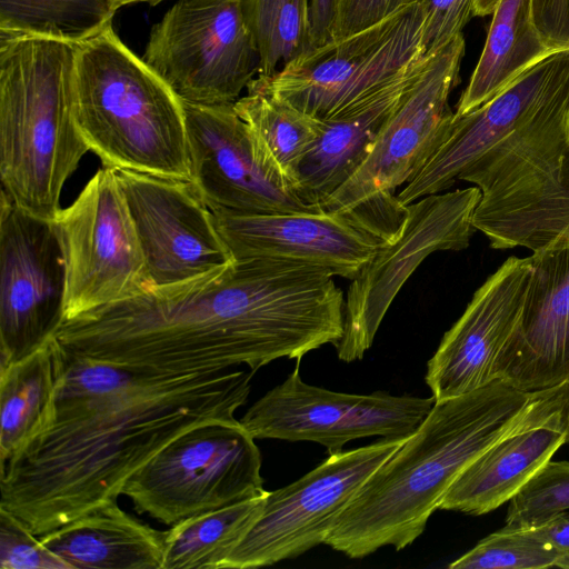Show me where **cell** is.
<instances>
[{
  "instance_id": "1",
  "label": "cell",
  "mask_w": 569,
  "mask_h": 569,
  "mask_svg": "<svg viewBox=\"0 0 569 569\" xmlns=\"http://www.w3.org/2000/svg\"><path fill=\"white\" fill-rule=\"evenodd\" d=\"M59 347L51 418L0 465V508L38 537L117 501L129 477L186 430L237 421L254 375L138 371Z\"/></svg>"
},
{
  "instance_id": "2",
  "label": "cell",
  "mask_w": 569,
  "mask_h": 569,
  "mask_svg": "<svg viewBox=\"0 0 569 569\" xmlns=\"http://www.w3.org/2000/svg\"><path fill=\"white\" fill-rule=\"evenodd\" d=\"M328 270L278 259L236 260L179 289L150 290L63 320L73 355L162 375L254 373L300 360L343 333L345 297Z\"/></svg>"
},
{
  "instance_id": "3",
  "label": "cell",
  "mask_w": 569,
  "mask_h": 569,
  "mask_svg": "<svg viewBox=\"0 0 569 569\" xmlns=\"http://www.w3.org/2000/svg\"><path fill=\"white\" fill-rule=\"evenodd\" d=\"M568 405L569 382L526 392L498 379L436 401L339 515L325 543L352 559L386 546H410L477 457L528 422Z\"/></svg>"
},
{
  "instance_id": "4",
  "label": "cell",
  "mask_w": 569,
  "mask_h": 569,
  "mask_svg": "<svg viewBox=\"0 0 569 569\" xmlns=\"http://www.w3.org/2000/svg\"><path fill=\"white\" fill-rule=\"evenodd\" d=\"M78 44L0 34L1 191L54 219L67 179L90 150L74 116Z\"/></svg>"
},
{
  "instance_id": "5",
  "label": "cell",
  "mask_w": 569,
  "mask_h": 569,
  "mask_svg": "<svg viewBox=\"0 0 569 569\" xmlns=\"http://www.w3.org/2000/svg\"><path fill=\"white\" fill-rule=\"evenodd\" d=\"M74 116L104 167L192 181L182 101L111 26L78 44Z\"/></svg>"
},
{
  "instance_id": "6",
  "label": "cell",
  "mask_w": 569,
  "mask_h": 569,
  "mask_svg": "<svg viewBox=\"0 0 569 569\" xmlns=\"http://www.w3.org/2000/svg\"><path fill=\"white\" fill-rule=\"evenodd\" d=\"M458 180L480 190L472 223L491 248L569 246V81Z\"/></svg>"
},
{
  "instance_id": "7",
  "label": "cell",
  "mask_w": 569,
  "mask_h": 569,
  "mask_svg": "<svg viewBox=\"0 0 569 569\" xmlns=\"http://www.w3.org/2000/svg\"><path fill=\"white\" fill-rule=\"evenodd\" d=\"M240 420L194 426L126 481L138 513L167 525L264 492L261 453Z\"/></svg>"
},
{
  "instance_id": "8",
  "label": "cell",
  "mask_w": 569,
  "mask_h": 569,
  "mask_svg": "<svg viewBox=\"0 0 569 569\" xmlns=\"http://www.w3.org/2000/svg\"><path fill=\"white\" fill-rule=\"evenodd\" d=\"M420 2L298 57L270 77L258 76L274 97L326 120L371 96L427 59Z\"/></svg>"
},
{
  "instance_id": "9",
  "label": "cell",
  "mask_w": 569,
  "mask_h": 569,
  "mask_svg": "<svg viewBox=\"0 0 569 569\" xmlns=\"http://www.w3.org/2000/svg\"><path fill=\"white\" fill-rule=\"evenodd\" d=\"M54 222L67 267L63 320L152 289L116 169H99Z\"/></svg>"
},
{
  "instance_id": "10",
  "label": "cell",
  "mask_w": 569,
  "mask_h": 569,
  "mask_svg": "<svg viewBox=\"0 0 569 569\" xmlns=\"http://www.w3.org/2000/svg\"><path fill=\"white\" fill-rule=\"evenodd\" d=\"M146 64L183 102L234 103L259 72L240 0H179L153 26Z\"/></svg>"
},
{
  "instance_id": "11",
  "label": "cell",
  "mask_w": 569,
  "mask_h": 569,
  "mask_svg": "<svg viewBox=\"0 0 569 569\" xmlns=\"http://www.w3.org/2000/svg\"><path fill=\"white\" fill-rule=\"evenodd\" d=\"M480 196L475 186L428 194L406 204L397 233L351 280L345 298L343 333L336 346L339 360L363 358L391 302L428 256L469 246Z\"/></svg>"
},
{
  "instance_id": "12",
  "label": "cell",
  "mask_w": 569,
  "mask_h": 569,
  "mask_svg": "<svg viewBox=\"0 0 569 569\" xmlns=\"http://www.w3.org/2000/svg\"><path fill=\"white\" fill-rule=\"evenodd\" d=\"M406 439L329 453L298 480L268 491L259 517L221 569L271 566L325 543L339 515Z\"/></svg>"
},
{
  "instance_id": "13",
  "label": "cell",
  "mask_w": 569,
  "mask_h": 569,
  "mask_svg": "<svg viewBox=\"0 0 569 569\" xmlns=\"http://www.w3.org/2000/svg\"><path fill=\"white\" fill-rule=\"evenodd\" d=\"M435 402L432 396L353 395L311 386L301 379L298 361L287 379L258 399L240 422L254 439L311 441L335 453L359 438H408Z\"/></svg>"
},
{
  "instance_id": "14",
  "label": "cell",
  "mask_w": 569,
  "mask_h": 569,
  "mask_svg": "<svg viewBox=\"0 0 569 569\" xmlns=\"http://www.w3.org/2000/svg\"><path fill=\"white\" fill-rule=\"evenodd\" d=\"M67 267L54 219L31 214L1 191L0 366L52 340L64 319Z\"/></svg>"
},
{
  "instance_id": "15",
  "label": "cell",
  "mask_w": 569,
  "mask_h": 569,
  "mask_svg": "<svg viewBox=\"0 0 569 569\" xmlns=\"http://www.w3.org/2000/svg\"><path fill=\"white\" fill-rule=\"evenodd\" d=\"M465 53L460 33L428 58L423 69L385 123L358 171L322 206L348 211L411 181L445 141L455 112L449 96L459 82Z\"/></svg>"
},
{
  "instance_id": "16",
  "label": "cell",
  "mask_w": 569,
  "mask_h": 569,
  "mask_svg": "<svg viewBox=\"0 0 569 569\" xmlns=\"http://www.w3.org/2000/svg\"><path fill=\"white\" fill-rule=\"evenodd\" d=\"M116 173L136 224L152 289H179L234 263L213 212L192 181L127 169H116Z\"/></svg>"
},
{
  "instance_id": "17",
  "label": "cell",
  "mask_w": 569,
  "mask_h": 569,
  "mask_svg": "<svg viewBox=\"0 0 569 569\" xmlns=\"http://www.w3.org/2000/svg\"><path fill=\"white\" fill-rule=\"evenodd\" d=\"M192 182L212 212L323 210L303 203L233 103L183 102Z\"/></svg>"
},
{
  "instance_id": "18",
  "label": "cell",
  "mask_w": 569,
  "mask_h": 569,
  "mask_svg": "<svg viewBox=\"0 0 569 569\" xmlns=\"http://www.w3.org/2000/svg\"><path fill=\"white\" fill-rule=\"evenodd\" d=\"M234 260L278 259L355 279L386 242L357 209L239 214L213 212Z\"/></svg>"
},
{
  "instance_id": "19",
  "label": "cell",
  "mask_w": 569,
  "mask_h": 569,
  "mask_svg": "<svg viewBox=\"0 0 569 569\" xmlns=\"http://www.w3.org/2000/svg\"><path fill=\"white\" fill-rule=\"evenodd\" d=\"M531 271L529 257L512 256L475 291L427 363L425 380L435 401L496 380L493 368L520 322Z\"/></svg>"
},
{
  "instance_id": "20",
  "label": "cell",
  "mask_w": 569,
  "mask_h": 569,
  "mask_svg": "<svg viewBox=\"0 0 569 569\" xmlns=\"http://www.w3.org/2000/svg\"><path fill=\"white\" fill-rule=\"evenodd\" d=\"M569 81V49L529 67L493 98L453 117L448 134L425 168L397 194L409 204L448 190L459 174L510 133Z\"/></svg>"
},
{
  "instance_id": "21",
  "label": "cell",
  "mask_w": 569,
  "mask_h": 569,
  "mask_svg": "<svg viewBox=\"0 0 569 569\" xmlns=\"http://www.w3.org/2000/svg\"><path fill=\"white\" fill-rule=\"evenodd\" d=\"M531 278L520 322L493 376L526 392L569 382V246L529 256Z\"/></svg>"
},
{
  "instance_id": "22",
  "label": "cell",
  "mask_w": 569,
  "mask_h": 569,
  "mask_svg": "<svg viewBox=\"0 0 569 569\" xmlns=\"http://www.w3.org/2000/svg\"><path fill=\"white\" fill-rule=\"evenodd\" d=\"M428 58L371 96L326 120L292 179L299 199L321 206L367 159L378 134L420 74Z\"/></svg>"
},
{
  "instance_id": "23",
  "label": "cell",
  "mask_w": 569,
  "mask_h": 569,
  "mask_svg": "<svg viewBox=\"0 0 569 569\" xmlns=\"http://www.w3.org/2000/svg\"><path fill=\"white\" fill-rule=\"evenodd\" d=\"M569 442V405L537 418L477 457L453 481L439 509L481 516L509 502Z\"/></svg>"
},
{
  "instance_id": "24",
  "label": "cell",
  "mask_w": 569,
  "mask_h": 569,
  "mask_svg": "<svg viewBox=\"0 0 569 569\" xmlns=\"http://www.w3.org/2000/svg\"><path fill=\"white\" fill-rule=\"evenodd\" d=\"M70 569H162L166 531L110 501L39 537Z\"/></svg>"
},
{
  "instance_id": "25",
  "label": "cell",
  "mask_w": 569,
  "mask_h": 569,
  "mask_svg": "<svg viewBox=\"0 0 569 569\" xmlns=\"http://www.w3.org/2000/svg\"><path fill=\"white\" fill-rule=\"evenodd\" d=\"M553 52L533 23L532 0H497L482 52L455 116L480 107Z\"/></svg>"
},
{
  "instance_id": "26",
  "label": "cell",
  "mask_w": 569,
  "mask_h": 569,
  "mask_svg": "<svg viewBox=\"0 0 569 569\" xmlns=\"http://www.w3.org/2000/svg\"><path fill=\"white\" fill-rule=\"evenodd\" d=\"M59 376L54 338L26 358L0 366V465L49 422Z\"/></svg>"
},
{
  "instance_id": "27",
  "label": "cell",
  "mask_w": 569,
  "mask_h": 569,
  "mask_svg": "<svg viewBox=\"0 0 569 569\" xmlns=\"http://www.w3.org/2000/svg\"><path fill=\"white\" fill-rule=\"evenodd\" d=\"M268 491L186 518L166 530L162 569H221L259 517Z\"/></svg>"
},
{
  "instance_id": "28",
  "label": "cell",
  "mask_w": 569,
  "mask_h": 569,
  "mask_svg": "<svg viewBox=\"0 0 569 569\" xmlns=\"http://www.w3.org/2000/svg\"><path fill=\"white\" fill-rule=\"evenodd\" d=\"M117 0H0V34L80 44L111 26Z\"/></svg>"
},
{
  "instance_id": "29",
  "label": "cell",
  "mask_w": 569,
  "mask_h": 569,
  "mask_svg": "<svg viewBox=\"0 0 569 569\" xmlns=\"http://www.w3.org/2000/svg\"><path fill=\"white\" fill-rule=\"evenodd\" d=\"M247 89L233 108L292 184L300 161L318 136L320 121L274 97L258 79Z\"/></svg>"
},
{
  "instance_id": "30",
  "label": "cell",
  "mask_w": 569,
  "mask_h": 569,
  "mask_svg": "<svg viewBox=\"0 0 569 569\" xmlns=\"http://www.w3.org/2000/svg\"><path fill=\"white\" fill-rule=\"evenodd\" d=\"M311 0H240L259 53V76L270 77L312 49Z\"/></svg>"
},
{
  "instance_id": "31",
  "label": "cell",
  "mask_w": 569,
  "mask_h": 569,
  "mask_svg": "<svg viewBox=\"0 0 569 569\" xmlns=\"http://www.w3.org/2000/svg\"><path fill=\"white\" fill-rule=\"evenodd\" d=\"M561 555L532 528L503 527L453 560L449 569H542L556 567Z\"/></svg>"
},
{
  "instance_id": "32",
  "label": "cell",
  "mask_w": 569,
  "mask_h": 569,
  "mask_svg": "<svg viewBox=\"0 0 569 569\" xmlns=\"http://www.w3.org/2000/svg\"><path fill=\"white\" fill-rule=\"evenodd\" d=\"M569 511V461H548L509 501L508 528L538 527Z\"/></svg>"
},
{
  "instance_id": "33",
  "label": "cell",
  "mask_w": 569,
  "mask_h": 569,
  "mask_svg": "<svg viewBox=\"0 0 569 569\" xmlns=\"http://www.w3.org/2000/svg\"><path fill=\"white\" fill-rule=\"evenodd\" d=\"M1 569H70L50 551L38 536L4 509L0 508Z\"/></svg>"
},
{
  "instance_id": "34",
  "label": "cell",
  "mask_w": 569,
  "mask_h": 569,
  "mask_svg": "<svg viewBox=\"0 0 569 569\" xmlns=\"http://www.w3.org/2000/svg\"><path fill=\"white\" fill-rule=\"evenodd\" d=\"M425 21L421 42L427 58L435 54L476 17L477 0H421Z\"/></svg>"
},
{
  "instance_id": "35",
  "label": "cell",
  "mask_w": 569,
  "mask_h": 569,
  "mask_svg": "<svg viewBox=\"0 0 569 569\" xmlns=\"http://www.w3.org/2000/svg\"><path fill=\"white\" fill-rule=\"evenodd\" d=\"M421 0H337L331 40L367 29Z\"/></svg>"
},
{
  "instance_id": "36",
  "label": "cell",
  "mask_w": 569,
  "mask_h": 569,
  "mask_svg": "<svg viewBox=\"0 0 569 569\" xmlns=\"http://www.w3.org/2000/svg\"><path fill=\"white\" fill-rule=\"evenodd\" d=\"M532 19L550 49H569V0H532Z\"/></svg>"
},
{
  "instance_id": "37",
  "label": "cell",
  "mask_w": 569,
  "mask_h": 569,
  "mask_svg": "<svg viewBox=\"0 0 569 569\" xmlns=\"http://www.w3.org/2000/svg\"><path fill=\"white\" fill-rule=\"evenodd\" d=\"M337 0H311V44L312 49L331 41Z\"/></svg>"
},
{
  "instance_id": "38",
  "label": "cell",
  "mask_w": 569,
  "mask_h": 569,
  "mask_svg": "<svg viewBox=\"0 0 569 569\" xmlns=\"http://www.w3.org/2000/svg\"><path fill=\"white\" fill-rule=\"evenodd\" d=\"M536 528L561 555L556 567L569 569V511L559 513Z\"/></svg>"
},
{
  "instance_id": "39",
  "label": "cell",
  "mask_w": 569,
  "mask_h": 569,
  "mask_svg": "<svg viewBox=\"0 0 569 569\" xmlns=\"http://www.w3.org/2000/svg\"><path fill=\"white\" fill-rule=\"evenodd\" d=\"M117 1H118L119 7H121L124 4L136 3V2H148L150 4H156L162 0H117Z\"/></svg>"
}]
</instances>
